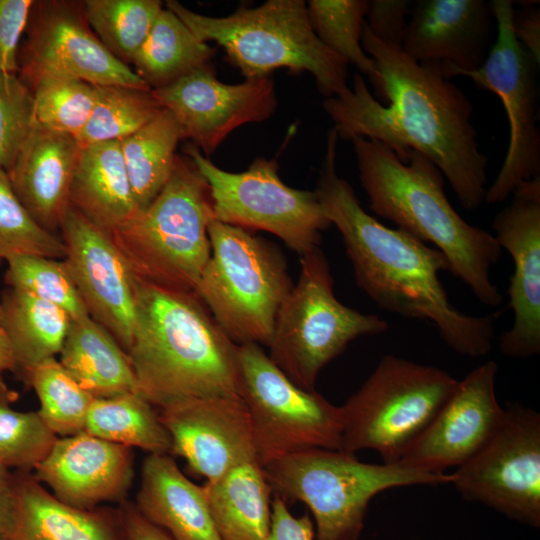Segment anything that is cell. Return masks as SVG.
Wrapping results in <instances>:
<instances>
[{
	"instance_id": "1",
	"label": "cell",
	"mask_w": 540,
	"mask_h": 540,
	"mask_svg": "<svg viewBox=\"0 0 540 540\" xmlns=\"http://www.w3.org/2000/svg\"><path fill=\"white\" fill-rule=\"evenodd\" d=\"M361 44L377 70L375 92L387 104L355 74L352 87L322 104L338 138L378 140L400 159L414 150L440 170L461 206L480 207L489 159L478 144L469 98L440 68L417 63L400 46L381 42L366 24Z\"/></svg>"
},
{
	"instance_id": "2",
	"label": "cell",
	"mask_w": 540,
	"mask_h": 540,
	"mask_svg": "<svg viewBox=\"0 0 540 540\" xmlns=\"http://www.w3.org/2000/svg\"><path fill=\"white\" fill-rule=\"evenodd\" d=\"M338 135L332 127L315 193L339 231L360 289L382 310L431 322L454 352L477 358L491 351V316L456 309L440 280L446 257L412 235L385 226L367 213L351 185L337 173Z\"/></svg>"
},
{
	"instance_id": "3",
	"label": "cell",
	"mask_w": 540,
	"mask_h": 540,
	"mask_svg": "<svg viewBox=\"0 0 540 540\" xmlns=\"http://www.w3.org/2000/svg\"><path fill=\"white\" fill-rule=\"evenodd\" d=\"M126 353L140 395L159 409L240 397L237 344L195 293L136 279V316Z\"/></svg>"
},
{
	"instance_id": "4",
	"label": "cell",
	"mask_w": 540,
	"mask_h": 540,
	"mask_svg": "<svg viewBox=\"0 0 540 540\" xmlns=\"http://www.w3.org/2000/svg\"><path fill=\"white\" fill-rule=\"evenodd\" d=\"M350 141L371 211L434 245L446 257L449 272L481 303L501 304L502 294L491 279V269L502 250L493 234L469 224L453 208L440 170L414 150H407L400 159L378 140L353 137Z\"/></svg>"
},
{
	"instance_id": "5",
	"label": "cell",
	"mask_w": 540,
	"mask_h": 540,
	"mask_svg": "<svg viewBox=\"0 0 540 540\" xmlns=\"http://www.w3.org/2000/svg\"><path fill=\"white\" fill-rule=\"evenodd\" d=\"M165 5L200 41L221 46L246 79L270 77L285 68L310 73L326 98L349 87L348 63L318 39L303 0H268L255 8L242 5L224 17L196 13L175 0Z\"/></svg>"
},
{
	"instance_id": "6",
	"label": "cell",
	"mask_w": 540,
	"mask_h": 540,
	"mask_svg": "<svg viewBox=\"0 0 540 540\" xmlns=\"http://www.w3.org/2000/svg\"><path fill=\"white\" fill-rule=\"evenodd\" d=\"M213 219L208 183L188 156L177 155L159 194L110 236L136 279L196 294Z\"/></svg>"
},
{
	"instance_id": "7",
	"label": "cell",
	"mask_w": 540,
	"mask_h": 540,
	"mask_svg": "<svg viewBox=\"0 0 540 540\" xmlns=\"http://www.w3.org/2000/svg\"><path fill=\"white\" fill-rule=\"evenodd\" d=\"M271 490L311 511L317 540H360L369 502L390 488L450 483V474H431L400 464H369L355 454L309 449L263 466Z\"/></svg>"
},
{
	"instance_id": "8",
	"label": "cell",
	"mask_w": 540,
	"mask_h": 540,
	"mask_svg": "<svg viewBox=\"0 0 540 540\" xmlns=\"http://www.w3.org/2000/svg\"><path fill=\"white\" fill-rule=\"evenodd\" d=\"M208 235L211 256L196 295L235 344L268 346L293 287L284 255L273 243L216 219Z\"/></svg>"
},
{
	"instance_id": "9",
	"label": "cell",
	"mask_w": 540,
	"mask_h": 540,
	"mask_svg": "<svg viewBox=\"0 0 540 540\" xmlns=\"http://www.w3.org/2000/svg\"><path fill=\"white\" fill-rule=\"evenodd\" d=\"M459 380L435 366L395 355L381 358L342 410L340 450L377 451L398 464L455 391Z\"/></svg>"
},
{
	"instance_id": "10",
	"label": "cell",
	"mask_w": 540,
	"mask_h": 540,
	"mask_svg": "<svg viewBox=\"0 0 540 540\" xmlns=\"http://www.w3.org/2000/svg\"><path fill=\"white\" fill-rule=\"evenodd\" d=\"M389 328L335 296L329 262L320 246L300 256V274L283 301L268 344L269 357L296 385L315 390L321 370L356 338Z\"/></svg>"
},
{
	"instance_id": "11",
	"label": "cell",
	"mask_w": 540,
	"mask_h": 540,
	"mask_svg": "<svg viewBox=\"0 0 540 540\" xmlns=\"http://www.w3.org/2000/svg\"><path fill=\"white\" fill-rule=\"evenodd\" d=\"M240 397L259 463L309 450H340L342 410L292 382L255 343L237 345Z\"/></svg>"
},
{
	"instance_id": "12",
	"label": "cell",
	"mask_w": 540,
	"mask_h": 540,
	"mask_svg": "<svg viewBox=\"0 0 540 540\" xmlns=\"http://www.w3.org/2000/svg\"><path fill=\"white\" fill-rule=\"evenodd\" d=\"M185 153L209 185L216 220L274 234L299 256L320 246L331 223L315 191L286 185L275 159L258 157L235 173L216 166L193 144Z\"/></svg>"
},
{
	"instance_id": "13",
	"label": "cell",
	"mask_w": 540,
	"mask_h": 540,
	"mask_svg": "<svg viewBox=\"0 0 540 540\" xmlns=\"http://www.w3.org/2000/svg\"><path fill=\"white\" fill-rule=\"evenodd\" d=\"M490 4L496 24L495 40L483 64L460 76L498 96L507 114L506 156L484 200L488 204H499L512 196L521 183L540 177L538 65L513 34V1L493 0Z\"/></svg>"
},
{
	"instance_id": "14",
	"label": "cell",
	"mask_w": 540,
	"mask_h": 540,
	"mask_svg": "<svg viewBox=\"0 0 540 540\" xmlns=\"http://www.w3.org/2000/svg\"><path fill=\"white\" fill-rule=\"evenodd\" d=\"M460 495L540 525V414L511 404L487 443L450 474Z\"/></svg>"
},
{
	"instance_id": "15",
	"label": "cell",
	"mask_w": 540,
	"mask_h": 540,
	"mask_svg": "<svg viewBox=\"0 0 540 540\" xmlns=\"http://www.w3.org/2000/svg\"><path fill=\"white\" fill-rule=\"evenodd\" d=\"M19 77L30 87L42 78L81 80L96 86L122 85L151 90L115 57L91 30L83 7L70 2H36Z\"/></svg>"
},
{
	"instance_id": "16",
	"label": "cell",
	"mask_w": 540,
	"mask_h": 540,
	"mask_svg": "<svg viewBox=\"0 0 540 540\" xmlns=\"http://www.w3.org/2000/svg\"><path fill=\"white\" fill-rule=\"evenodd\" d=\"M151 93L177 119L184 139H191L206 157L233 130L269 119L278 105L271 77L226 84L209 64Z\"/></svg>"
},
{
	"instance_id": "17",
	"label": "cell",
	"mask_w": 540,
	"mask_h": 540,
	"mask_svg": "<svg viewBox=\"0 0 540 540\" xmlns=\"http://www.w3.org/2000/svg\"><path fill=\"white\" fill-rule=\"evenodd\" d=\"M60 231L64 261L89 316L127 352L136 316V278L110 234L71 205Z\"/></svg>"
},
{
	"instance_id": "18",
	"label": "cell",
	"mask_w": 540,
	"mask_h": 540,
	"mask_svg": "<svg viewBox=\"0 0 540 540\" xmlns=\"http://www.w3.org/2000/svg\"><path fill=\"white\" fill-rule=\"evenodd\" d=\"M498 364L486 361L458 382L421 435L398 464L417 471L444 474L472 458L500 426L505 408L496 396Z\"/></svg>"
},
{
	"instance_id": "19",
	"label": "cell",
	"mask_w": 540,
	"mask_h": 540,
	"mask_svg": "<svg viewBox=\"0 0 540 540\" xmlns=\"http://www.w3.org/2000/svg\"><path fill=\"white\" fill-rule=\"evenodd\" d=\"M512 195L493 220L494 236L514 264L507 290L514 320L499 345L506 356L525 359L540 353V177Z\"/></svg>"
},
{
	"instance_id": "20",
	"label": "cell",
	"mask_w": 540,
	"mask_h": 540,
	"mask_svg": "<svg viewBox=\"0 0 540 540\" xmlns=\"http://www.w3.org/2000/svg\"><path fill=\"white\" fill-rule=\"evenodd\" d=\"M159 418L171 439V455L182 457L207 482L258 461L248 410L239 396L180 402L160 409Z\"/></svg>"
},
{
	"instance_id": "21",
	"label": "cell",
	"mask_w": 540,
	"mask_h": 540,
	"mask_svg": "<svg viewBox=\"0 0 540 540\" xmlns=\"http://www.w3.org/2000/svg\"><path fill=\"white\" fill-rule=\"evenodd\" d=\"M490 2L419 0L412 4L402 50L422 65L440 68L451 79L479 68L494 42Z\"/></svg>"
},
{
	"instance_id": "22",
	"label": "cell",
	"mask_w": 540,
	"mask_h": 540,
	"mask_svg": "<svg viewBox=\"0 0 540 540\" xmlns=\"http://www.w3.org/2000/svg\"><path fill=\"white\" fill-rule=\"evenodd\" d=\"M131 449L83 431L57 438L33 476L61 502L92 510L122 501L133 480Z\"/></svg>"
},
{
	"instance_id": "23",
	"label": "cell",
	"mask_w": 540,
	"mask_h": 540,
	"mask_svg": "<svg viewBox=\"0 0 540 540\" xmlns=\"http://www.w3.org/2000/svg\"><path fill=\"white\" fill-rule=\"evenodd\" d=\"M81 146L71 135L35 125L7 172L29 214L47 231L60 229Z\"/></svg>"
},
{
	"instance_id": "24",
	"label": "cell",
	"mask_w": 540,
	"mask_h": 540,
	"mask_svg": "<svg viewBox=\"0 0 540 540\" xmlns=\"http://www.w3.org/2000/svg\"><path fill=\"white\" fill-rule=\"evenodd\" d=\"M134 505L175 540H221L204 487L189 480L169 454L144 459Z\"/></svg>"
},
{
	"instance_id": "25",
	"label": "cell",
	"mask_w": 540,
	"mask_h": 540,
	"mask_svg": "<svg viewBox=\"0 0 540 540\" xmlns=\"http://www.w3.org/2000/svg\"><path fill=\"white\" fill-rule=\"evenodd\" d=\"M11 489V540H121L115 516L61 502L30 472L12 475Z\"/></svg>"
},
{
	"instance_id": "26",
	"label": "cell",
	"mask_w": 540,
	"mask_h": 540,
	"mask_svg": "<svg viewBox=\"0 0 540 540\" xmlns=\"http://www.w3.org/2000/svg\"><path fill=\"white\" fill-rule=\"evenodd\" d=\"M69 200L74 209L109 234L138 212L120 141L81 147Z\"/></svg>"
},
{
	"instance_id": "27",
	"label": "cell",
	"mask_w": 540,
	"mask_h": 540,
	"mask_svg": "<svg viewBox=\"0 0 540 540\" xmlns=\"http://www.w3.org/2000/svg\"><path fill=\"white\" fill-rule=\"evenodd\" d=\"M59 362L94 398L140 394L127 353L90 316L72 320Z\"/></svg>"
},
{
	"instance_id": "28",
	"label": "cell",
	"mask_w": 540,
	"mask_h": 540,
	"mask_svg": "<svg viewBox=\"0 0 540 540\" xmlns=\"http://www.w3.org/2000/svg\"><path fill=\"white\" fill-rule=\"evenodd\" d=\"M203 487L221 540H266L272 490L258 461L238 465Z\"/></svg>"
},
{
	"instance_id": "29",
	"label": "cell",
	"mask_w": 540,
	"mask_h": 540,
	"mask_svg": "<svg viewBox=\"0 0 540 540\" xmlns=\"http://www.w3.org/2000/svg\"><path fill=\"white\" fill-rule=\"evenodd\" d=\"M72 320L62 308L13 288L0 297V322L22 371L59 355Z\"/></svg>"
},
{
	"instance_id": "30",
	"label": "cell",
	"mask_w": 540,
	"mask_h": 540,
	"mask_svg": "<svg viewBox=\"0 0 540 540\" xmlns=\"http://www.w3.org/2000/svg\"><path fill=\"white\" fill-rule=\"evenodd\" d=\"M216 49L200 41L169 9H162L130 63L151 90L209 64Z\"/></svg>"
},
{
	"instance_id": "31",
	"label": "cell",
	"mask_w": 540,
	"mask_h": 540,
	"mask_svg": "<svg viewBox=\"0 0 540 540\" xmlns=\"http://www.w3.org/2000/svg\"><path fill=\"white\" fill-rule=\"evenodd\" d=\"M184 139L182 128L167 109L123 139L121 151L138 211L144 209L168 182L175 165V150Z\"/></svg>"
},
{
	"instance_id": "32",
	"label": "cell",
	"mask_w": 540,
	"mask_h": 540,
	"mask_svg": "<svg viewBox=\"0 0 540 540\" xmlns=\"http://www.w3.org/2000/svg\"><path fill=\"white\" fill-rule=\"evenodd\" d=\"M153 407L138 393L94 398L84 431L130 449L136 447L149 454L171 455L170 436Z\"/></svg>"
},
{
	"instance_id": "33",
	"label": "cell",
	"mask_w": 540,
	"mask_h": 540,
	"mask_svg": "<svg viewBox=\"0 0 540 540\" xmlns=\"http://www.w3.org/2000/svg\"><path fill=\"white\" fill-rule=\"evenodd\" d=\"M23 374L38 397V414L56 436H72L85 430L94 397L78 384L59 360H44Z\"/></svg>"
},
{
	"instance_id": "34",
	"label": "cell",
	"mask_w": 540,
	"mask_h": 540,
	"mask_svg": "<svg viewBox=\"0 0 540 540\" xmlns=\"http://www.w3.org/2000/svg\"><path fill=\"white\" fill-rule=\"evenodd\" d=\"M82 7L94 34L126 64L139 50L163 9L159 0H86Z\"/></svg>"
},
{
	"instance_id": "35",
	"label": "cell",
	"mask_w": 540,
	"mask_h": 540,
	"mask_svg": "<svg viewBox=\"0 0 540 540\" xmlns=\"http://www.w3.org/2000/svg\"><path fill=\"white\" fill-rule=\"evenodd\" d=\"M162 109L151 90L122 85L97 86V97L80 146L122 141L150 122Z\"/></svg>"
},
{
	"instance_id": "36",
	"label": "cell",
	"mask_w": 540,
	"mask_h": 540,
	"mask_svg": "<svg viewBox=\"0 0 540 540\" xmlns=\"http://www.w3.org/2000/svg\"><path fill=\"white\" fill-rule=\"evenodd\" d=\"M306 7L318 39L348 64L354 65L373 84L377 70L361 44L369 1L310 0Z\"/></svg>"
},
{
	"instance_id": "37",
	"label": "cell",
	"mask_w": 540,
	"mask_h": 540,
	"mask_svg": "<svg viewBox=\"0 0 540 540\" xmlns=\"http://www.w3.org/2000/svg\"><path fill=\"white\" fill-rule=\"evenodd\" d=\"M6 262L9 288L54 304L73 320L89 316L64 259L23 255Z\"/></svg>"
},
{
	"instance_id": "38",
	"label": "cell",
	"mask_w": 540,
	"mask_h": 540,
	"mask_svg": "<svg viewBox=\"0 0 540 540\" xmlns=\"http://www.w3.org/2000/svg\"><path fill=\"white\" fill-rule=\"evenodd\" d=\"M30 89L36 125L77 139L91 116L97 86L76 79L42 78Z\"/></svg>"
},
{
	"instance_id": "39",
	"label": "cell",
	"mask_w": 540,
	"mask_h": 540,
	"mask_svg": "<svg viewBox=\"0 0 540 540\" xmlns=\"http://www.w3.org/2000/svg\"><path fill=\"white\" fill-rule=\"evenodd\" d=\"M36 255L65 258V245L41 227L17 197L9 176L0 169V260Z\"/></svg>"
},
{
	"instance_id": "40",
	"label": "cell",
	"mask_w": 540,
	"mask_h": 540,
	"mask_svg": "<svg viewBox=\"0 0 540 540\" xmlns=\"http://www.w3.org/2000/svg\"><path fill=\"white\" fill-rule=\"evenodd\" d=\"M0 397V464L7 470L30 472L51 451L57 436L38 412H21Z\"/></svg>"
},
{
	"instance_id": "41",
	"label": "cell",
	"mask_w": 540,
	"mask_h": 540,
	"mask_svg": "<svg viewBox=\"0 0 540 540\" xmlns=\"http://www.w3.org/2000/svg\"><path fill=\"white\" fill-rule=\"evenodd\" d=\"M35 125L32 90L18 74L0 71V169L9 171Z\"/></svg>"
},
{
	"instance_id": "42",
	"label": "cell",
	"mask_w": 540,
	"mask_h": 540,
	"mask_svg": "<svg viewBox=\"0 0 540 540\" xmlns=\"http://www.w3.org/2000/svg\"><path fill=\"white\" fill-rule=\"evenodd\" d=\"M35 2L0 0V71L19 72V41Z\"/></svg>"
},
{
	"instance_id": "43",
	"label": "cell",
	"mask_w": 540,
	"mask_h": 540,
	"mask_svg": "<svg viewBox=\"0 0 540 540\" xmlns=\"http://www.w3.org/2000/svg\"><path fill=\"white\" fill-rule=\"evenodd\" d=\"M411 8L407 0L369 1L365 24L381 42L401 47Z\"/></svg>"
},
{
	"instance_id": "44",
	"label": "cell",
	"mask_w": 540,
	"mask_h": 540,
	"mask_svg": "<svg viewBox=\"0 0 540 540\" xmlns=\"http://www.w3.org/2000/svg\"><path fill=\"white\" fill-rule=\"evenodd\" d=\"M315 529L308 514L295 517L286 502L275 495L271 503V521L266 540H314Z\"/></svg>"
},
{
	"instance_id": "45",
	"label": "cell",
	"mask_w": 540,
	"mask_h": 540,
	"mask_svg": "<svg viewBox=\"0 0 540 540\" xmlns=\"http://www.w3.org/2000/svg\"><path fill=\"white\" fill-rule=\"evenodd\" d=\"M519 9L512 13V31L518 43L535 63L540 64V9L539 1H517Z\"/></svg>"
},
{
	"instance_id": "46",
	"label": "cell",
	"mask_w": 540,
	"mask_h": 540,
	"mask_svg": "<svg viewBox=\"0 0 540 540\" xmlns=\"http://www.w3.org/2000/svg\"><path fill=\"white\" fill-rule=\"evenodd\" d=\"M115 518L121 540H175L145 519L133 503L122 502Z\"/></svg>"
},
{
	"instance_id": "47",
	"label": "cell",
	"mask_w": 540,
	"mask_h": 540,
	"mask_svg": "<svg viewBox=\"0 0 540 540\" xmlns=\"http://www.w3.org/2000/svg\"><path fill=\"white\" fill-rule=\"evenodd\" d=\"M18 369V363L11 340L0 322V397L13 402L17 394L10 390L3 380V374L7 371Z\"/></svg>"
},
{
	"instance_id": "48",
	"label": "cell",
	"mask_w": 540,
	"mask_h": 540,
	"mask_svg": "<svg viewBox=\"0 0 540 540\" xmlns=\"http://www.w3.org/2000/svg\"><path fill=\"white\" fill-rule=\"evenodd\" d=\"M15 522V504L11 481L0 486V540H11Z\"/></svg>"
},
{
	"instance_id": "49",
	"label": "cell",
	"mask_w": 540,
	"mask_h": 540,
	"mask_svg": "<svg viewBox=\"0 0 540 540\" xmlns=\"http://www.w3.org/2000/svg\"><path fill=\"white\" fill-rule=\"evenodd\" d=\"M11 474L9 472V470H7L6 468H4L1 464H0V486H7L10 484V481H11Z\"/></svg>"
},
{
	"instance_id": "50",
	"label": "cell",
	"mask_w": 540,
	"mask_h": 540,
	"mask_svg": "<svg viewBox=\"0 0 540 540\" xmlns=\"http://www.w3.org/2000/svg\"><path fill=\"white\" fill-rule=\"evenodd\" d=\"M0 263H1V260H0Z\"/></svg>"
}]
</instances>
